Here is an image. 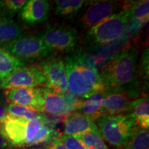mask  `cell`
<instances>
[{"mask_svg": "<svg viewBox=\"0 0 149 149\" xmlns=\"http://www.w3.org/2000/svg\"><path fill=\"white\" fill-rule=\"evenodd\" d=\"M37 66L46 78L44 88L59 94H64L68 91L64 61L61 56L48 55Z\"/></svg>", "mask_w": 149, "mask_h": 149, "instance_id": "cell-7", "label": "cell"}, {"mask_svg": "<svg viewBox=\"0 0 149 149\" xmlns=\"http://www.w3.org/2000/svg\"><path fill=\"white\" fill-rule=\"evenodd\" d=\"M28 120L8 115L0 123V135L12 146L25 147L26 131Z\"/></svg>", "mask_w": 149, "mask_h": 149, "instance_id": "cell-11", "label": "cell"}, {"mask_svg": "<svg viewBox=\"0 0 149 149\" xmlns=\"http://www.w3.org/2000/svg\"><path fill=\"white\" fill-rule=\"evenodd\" d=\"M48 149H66L60 140V138L57 137L48 144Z\"/></svg>", "mask_w": 149, "mask_h": 149, "instance_id": "cell-30", "label": "cell"}, {"mask_svg": "<svg viewBox=\"0 0 149 149\" xmlns=\"http://www.w3.org/2000/svg\"><path fill=\"white\" fill-rule=\"evenodd\" d=\"M74 137L82 144L86 149H109L101 134L87 132Z\"/></svg>", "mask_w": 149, "mask_h": 149, "instance_id": "cell-23", "label": "cell"}, {"mask_svg": "<svg viewBox=\"0 0 149 149\" xmlns=\"http://www.w3.org/2000/svg\"><path fill=\"white\" fill-rule=\"evenodd\" d=\"M130 113L139 128L148 129L149 127V100L148 96L136 99L133 101Z\"/></svg>", "mask_w": 149, "mask_h": 149, "instance_id": "cell-18", "label": "cell"}, {"mask_svg": "<svg viewBox=\"0 0 149 149\" xmlns=\"http://www.w3.org/2000/svg\"><path fill=\"white\" fill-rule=\"evenodd\" d=\"M8 146V143L7 141L3 139V137L0 135V149H3L6 148Z\"/></svg>", "mask_w": 149, "mask_h": 149, "instance_id": "cell-31", "label": "cell"}, {"mask_svg": "<svg viewBox=\"0 0 149 149\" xmlns=\"http://www.w3.org/2000/svg\"><path fill=\"white\" fill-rule=\"evenodd\" d=\"M46 78L38 66H22L0 81V88L8 90L19 88L44 86Z\"/></svg>", "mask_w": 149, "mask_h": 149, "instance_id": "cell-8", "label": "cell"}, {"mask_svg": "<svg viewBox=\"0 0 149 149\" xmlns=\"http://www.w3.org/2000/svg\"><path fill=\"white\" fill-rule=\"evenodd\" d=\"M8 104L4 97L0 96V123L2 122L8 115V112H7Z\"/></svg>", "mask_w": 149, "mask_h": 149, "instance_id": "cell-29", "label": "cell"}, {"mask_svg": "<svg viewBox=\"0 0 149 149\" xmlns=\"http://www.w3.org/2000/svg\"><path fill=\"white\" fill-rule=\"evenodd\" d=\"M25 35L24 30L13 20L0 17V46L1 48Z\"/></svg>", "mask_w": 149, "mask_h": 149, "instance_id": "cell-16", "label": "cell"}, {"mask_svg": "<svg viewBox=\"0 0 149 149\" xmlns=\"http://www.w3.org/2000/svg\"><path fill=\"white\" fill-rule=\"evenodd\" d=\"M50 3L46 0H29L26 1L21 10L19 17L28 25H36L46 22L49 17Z\"/></svg>", "mask_w": 149, "mask_h": 149, "instance_id": "cell-13", "label": "cell"}, {"mask_svg": "<svg viewBox=\"0 0 149 149\" xmlns=\"http://www.w3.org/2000/svg\"><path fill=\"white\" fill-rule=\"evenodd\" d=\"M38 36L52 51L70 53L74 51L78 42V35L75 30L57 23L48 25Z\"/></svg>", "mask_w": 149, "mask_h": 149, "instance_id": "cell-5", "label": "cell"}, {"mask_svg": "<svg viewBox=\"0 0 149 149\" xmlns=\"http://www.w3.org/2000/svg\"><path fill=\"white\" fill-rule=\"evenodd\" d=\"M87 132L100 134L95 122L80 112L74 111L67 115L64 120V135L76 136Z\"/></svg>", "mask_w": 149, "mask_h": 149, "instance_id": "cell-14", "label": "cell"}, {"mask_svg": "<svg viewBox=\"0 0 149 149\" xmlns=\"http://www.w3.org/2000/svg\"><path fill=\"white\" fill-rule=\"evenodd\" d=\"M7 112H8V115L10 116L24 119V120L28 121L39 118L44 115L43 113H38V112L30 109L29 108L11 104H8Z\"/></svg>", "mask_w": 149, "mask_h": 149, "instance_id": "cell-25", "label": "cell"}, {"mask_svg": "<svg viewBox=\"0 0 149 149\" xmlns=\"http://www.w3.org/2000/svg\"><path fill=\"white\" fill-rule=\"evenodd\" d=\"M4 97L8 104L29 108L38 113H44L42 88H19L5 90Z\"/></svg>", "mask_w": 149, "mask_h": 149, "instance_id": "cell-10", "label": "cell"}, {"mask_svg": "<svg viewBox=\"0 0 149 149\" xmlns=\"http://www.w3.org/2000/svg\"><path fill=\"white\" fill-rule=\"evenodd\" d=\"M59 132L55 130L52 126L50 125L49 123L43 124L37 132L36 135L31 141L30 146H40V145L50 144L52 141L54 140L57 137H59Z\"/></svg>", "mask_w": 149, "mask_h": 149, "instance_id": "cell-22", "label": "cell"}, {"mask_svg": "<svg viewBox=\"0 0 149 149\" xmlns=\"http://www.w3.org/2000/svg\"><path fill=\"white\" fill-rule=\"evenodd\" d=\"M59 138L66 149H86L82 144L74 136L62 135L59 136Z\"/></svg>", "mask_w": 149, "mask_h": 149, "instance_id": "cell-27", "label": "cell"}, {"mask_svg": "<svg viewBox=\"0 0 149 149\" xmlns=\"http://www.w3.org/2000/svg\"><path fill=\"white\" fill-rule=\"evenodd\" d=\"M127 18L124 13H117L89 29L84 37L88 47L97 46L120 40L125 36Z\"/></svg>", "mask_w": 149, "mask_h": 149, "instance_id": "cell-4", "label": "cell"}, {"mask_svg": "<svg viewBox=\"0 0 149 149\" xmlns=\"http://www.w3.org/2000/svg\"><path fill=\"white\" fill-rule=\"evenodd\" d=\"M119 5L117 1H91L79 17L78 26L83 30H88L114 15L118 10Z\"/></svg>", "mask_w": 149, "mask_h": 149, "instance_id": "cell-9", "label": "cell"}, {"mask_svg": "<svg viewBox=\"0 0 149 149\" xmlns=\"http://www.w3.org/2000/svg\"><path fill=\"white\" fill-rule=\"evenodd\" d=\"M138 50L130 45L117 53L103 67L100 73L107 94L137 91V64Z\"/></svg>", "mask_w": 149, "mask_h": 149, "instance_id": "cell-2", "label": "cell"}, {"mask_svg": "<svg viewBox=\"0 0 149 149\" xmlns=\"http://www.w3.org/2000/svg\"><path fill=\"white\" fill-rule=\"evenodd\" d=\"M95 124L104 140L117 148L126 146L139 128L131 113L103 115Z\"/></svg>", "mask_w": 149, "mask_h": 149, "instance_id": "cell-3", "label": "cell"}, {"mask_svg": "<svg viewBox=\"0 0 149 149\" xmlns=\"http://www.w3.org/2000/svg\"><path fill=\"white\" fill-rule=\"evenodd\" d=\"M26 66L25 62L19 60L14 56L0 48V79L1 81L14 72L15 70Z\"/></svg>", "mask_w": 149, "mask_h": 149, "instance_id": "cell-20", "label": "cell"}, {"mask_svg": "<svg viewBox=\"0 0 149 149\" xmlns=\"http://www.w3.org/2000/svg\"><path fill=\"white\" fill-rule=\"evenodd\" d=\"M140 71L141 77L144 79V82L148 85V48H145L144 53L141 57L140 61Z\"/></svg>", "mask_w": 149, "mask_h": 149, "instance_id": "cell-28", "label": "cell"}, {"mask_svg": "<svg viewBox=\"0 0 149 149\" xmlns=\"http://www.w3.org/2000/svg\"><path fill=\"white\" fill-rule=\"evenodd\" d=\"M107 94L104 92L98 93L88 99L83 100L79 111L93 122L103 116L104 112L102 104Z\"/></svg>", "mask_w": 149, "mask_h": 149, "instance_id": "cell-17", "label": "cell"}, {"mask_svg": "<svg viewBox=\"0 0 149 149\" xmlns=\"http://www.w3.org/2000/svg\"><path fill=\"white\" fill-rule=\"evenodd\" d=\"M84 0H57L55 3V15L63 17L71 18L82 8Z\"/></svg>", "mask_w": 149, "mask_h": 149, "instance_id": "cell-21", "label": "cell"}, {"mask_svg": "<svg viewBox=\"0 0 149 149\" xmlns=\"http://www.w3.org/2000/svg\"><path fill=\"white\" fill-rule=\"evenodd\" d=\"M2 48L23 62L44 59L52 52L38 35H25Z\"/></svg>", "mask_w": 149, "mask_h": 149, "instance_id": "cell-6", "label": "cell"}, {"mask_svg": "<svg viewBox=\"0 0 149 149\" xmlns=\"http://www.w3.org/2000/svg\"><path fill=\"white\" fill-rule=\"evenodd\" d=\"M139 93L135 92L107 94L102 104L104 115H115L130 113L133 101L137 99Z\"/></svg>", "mask_w": 149, "mask_h": 149, "instance_id": "cell-12", "label": "cell"}, {"mask_svg": "<svg viewBox=\"0 0 149 149\" xmlns=\"http://www.w3.org/2000/svg\"><path fill=\"white\" fill-rule=\"evenodd\" d=\"M126 7L123 8V13L125 14L127 19L137 21L146 24L148 22L149 17V1H136L130 6L126 3Z\"/></svg>", "mask_w": 149, "mask_h": 149, "instance_id": "cell-19", "label": "cell"}, {"mask_svg": "<svg viewBox=\"0 0 149 149\" xmlns=\"http://www.w3.org/2000/svg\"><path fill=\"white\" fill-rule=\"evenodd\" d=\"M121 149H149L148 129L139 128L133 138Z\"/></svg>", "mask_w": 149, "mask_h": 149, "instance_id": "cell-26", "label": "cell"}, {"mask_svg": "<svg viewBox=\"0 0 149 149\" xmlns=\"http://www.w3.org/2000/svg\"><path fill=\"white\" fill-rule=\"evenodd\" d=\"M44 113L60 117L69 114L62 95L42 87Z\"/></svg>", "mask_w": 149, "mask_h": 149, "instance_id": "cell-15", "label": "cell"}, {"mask_svg": "<svg viewBox=\"0 0 149 149\" xmlns=\"http://www.w3.org/2000/svg\"><path fill=\"white\" fill-rule=\"evenodd\" d=\"M64 61L68 91L82 100L104 92L103 83L94 57L79 48L67 55Z\"/></svg>", "mask_w": 149, "mask_h": 149, "instance_id": "cell-1", "label": "cell"}, {"mask_svg": "<svg viewBox=\"0 0 149 149\" xmlns=\"http://www.w3.org/2000/svg\"><path fill=\"white\" fill-rule=\"evenodd\" d=\"M22 149H48L47 147L46 148H25Z\"/></svg>", "mask_w": 149, "mask_h": 149, "instance_id": "cell-32", "label": "cell"}, {"mask_svg": "<svg viewBox=\"0 0 149 149\" xmlns=\"http://www.w3.org/2000/svg\"><path fill=\"white\" fill-rule=\"evenodd\" d=\"M0 81H1V79H0Z\"/></svg>", "mask_w": 149, "mask_h": 149, "instance_id": "cell-33", "label": "cell"}, {"mask_svg": "<svg viewBox=\"0 0 149 149\" xmlns=\"http://www.w3.org/2000/svg\"><path fill=\"white\" fill-rule=\"evenodd\" d=\"M26 2V0H0V17L12 19Z\"/></svg>", "mask_w": 149, "mask_h": 149, "instance_id": "cell-24", "label": "cell"}]
</instances>
